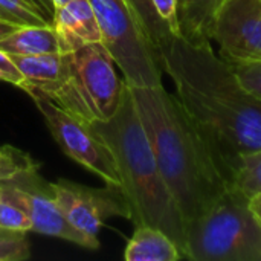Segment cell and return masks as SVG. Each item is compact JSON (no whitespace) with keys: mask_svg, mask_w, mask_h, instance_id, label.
<instances>
[{"mask_svg":"<svg viewBox=\"0 0 261 261\" xmlns=\"http://www.w3.org/2000/svg\"><path fill=\"white\" fill-rule=\"evenodd\" d=\"M176 98L196 122L232 187L242 153L261 148V101L248 93L211 43L171 35L158 49Z\"/></svg>","mask_w":261,"mask_h":261,"instance_id":"cell-1","label":"cell"},{"mask_svg":"<svg viewBox=\"0 0 261 261\" xmlns=\"http://www.w3.org/2000/svg\"><path fill=\"white\" fill-rule=\"evenodd\" d=\"M130 90L161 174L187 228L232 187L176 95L168 93L164 86Z\"/></svg>","mask_w":261,"mask_h":261,"instance_id":"cell-2","label":"cell"},{"mask_svg":"<svg viewBox=\"0 0 261 261\" xmlns=\"http://www.w3.org/2000/svg\"><path fill=\"white\" fill-rule=\"evenodd\" d=\"M87 127L112 153L121 179V190L130 208V220L136 226L147 225L164 231L185 258L184 217L161 174L125 81L115 115Z\"/></svg>","mask_w":261,"mask_h":261,"instance_id":"cell-3","label":"cell"},{"mask_svg":"<svg viewBox=\"0 0 261 261\" xmlns=\"http://www.w3.org/2000/svg\"><path fill=\"white\" fill-rule=\"evenodd\" d=\"M63 55L61 76L35 90L86 125L112 118L119 106L124 81L119 80L115 60L102 41Z\"/></svg>","mask_w":261,"mask_h":261,"instance_id":"cell-4","label":"cell"},{"mask_svg":"<svg viewBox=\"0 0 261 261\" xmlns=\"http://www.w3.org/2000/svg\"><path fill=\"white\" fill-rule=\"evenodd\" d=\"M249 199L228 188L185 228V258L193 261H261V223Z\"/></svg>","mask_w":261,"mask_h":261,"instance_id":"cell-5","label":"cell"},{"mask_svg":"<svg viewBox=\"0 0 261 261\" xmlns=\"http://www.w3.org/2000/svg\"><path fill=\"white\" fill-rule=\"evenodd\" d=\"M89 2L101 29V41L121 69L125 84L130 87L164 86L158 52L127 0Z\"/></svg>","mask_w":261,"mask_h":261,"instance_id":"cell-6","label":"cell"},{"mask_svg":"<svg viewBox=\"0 0 261 261\" xmlns=\"http://www.w3.org/2000/svg\"><path fill=\"white\" fill-rule=\"evenodd\" d=\"M35 102L44 122L61 151L72 161L101 177L106 185L121 188V179L112 153L92 130L57 106L52 99L35 89L24 90Z\"/></svg>","mask_w":261,"mask_h":261,"instance_id":"cell-7","label":"cell"},{"mask_svg":"<svg viewBox=\"0 0 261 261\" xmlns=\"http://www.w3.org/2000/svg\"><path fill=\"white\" fill-rule=\"evenodd\" d=\"M47 187L70 225L92 240H98L99 231L109 217L130 220L127 199L118 187L107 185L102 190H95L64 179H58Z\"/></svg>","mask_w":261,"mask_h":261,"instance_id":"cell-8","label":"cell"},{"mask_svg":"<svg viewBox=\"0 0 261 261\" xmlns=\"http://www.w3.org/2000/svg\"><path fill=\"white\" fill-rule=\"evenodd\" d=\"M32 174L34 173L3 182V190L8 193V196L28 213L31 219V231L61 239L87 249H98L99 242L92 240L78 231L73 225H70L63 210L50 194L49 187L46 190L35 187L31 182Z\"/></svg>","mask_w":261,"mask_h":261,"instance_id":"cell-9","label":"cell"},{"mask_svg":"<svg viewBox=\"0 0 261 261\" xmlns=\"http://www.w3.org/2000/svg\"><path fill=\"white\" fill-rule=\"evenodd\" d=\"M213 41L226 60L261 58V0H226L217 15Z\"/></svg>","mask_w":261,"mask_h":261,"instance_id":"cell-10","label":"cell"},{"mask_svg":"<svg viewBox=\"0 0 261 261\" xmlns=\"http://www.w3.org/2000/svg\"><path fill=\"white\" fill-rule=\"evenodd\" d=\"M52 26L58 38L60 54H70L102 40L95 11L89 0H70L67 5L55 9Z\"/></svg>","mask_w":261,"mask_h":261,"instance_id":"cell-11","label":"cell"},{"mask_svg":"<svg viewBox=\"0 0 261 261\" xmlns=\"http://www.w3.org/2000/svg\"><path fill=\"white\" fill-rule=\"evenodd\" d=\"M226 0H177L179 37L200 44L211 43L217 15Z\"/></svg>","mask_w":261,"mask_h":261,"instance_id":"cell-12","label":"cell"},{"mask_svg":"<svg viewBox=\"0 0 261 261\" xmlns=\"http://www.w3.org/2000/svg\"><path fill=\"white\" fill-rule=\"evenodd\" d=\"M125 261H177L182 252L177 245L161 229L141 225L136 226L125 251Z\"/></svg>","mask_w":261,"mask_h":261,"instance_id":"cell-13","label":"cell"},{"mask_svg":"<svg viewBox=\"0 0 261 261\" xmlns=\"http://www.w3.org/2000/svg\"><path fill=\"white\" fill-rule=\"evenodd\" d=\"M0 49L9 55L60 54L58 38L52 23L18 26L0 38Z\"/></svg>","mask_w":261,"mask_h":261,"instance_id":"cell-14","label":"cell"},{"mask_svg":"<svg viewBox=\"0 0 261 261\" xmlns=\"http://www.w3.org/2000/svg\"><path fill=\"white\" fill-rule=\"evenodd\" d=\"M24 83L20 89H43L55 83L64 67L63 54H41V55H11Z\"/></svg>","mask_w":261,"mask_h":261,"instance_id":"cell-15","label":"cell"},{"mask_svg":"<svg viewBox=\"0 0 261 261\" xmlns=\"http://www.w3.org/2000/svg\"><path fill=\"white\" fill-rule=\"evenodd\" d=\"M232 188L249 200L261 196V148L240 154Z\"/></svg>","mask_w":261,"mask_h":261,"instance_id":"cell-16","label":"cell"},{"mask_svg":"<svg viewBox=\"0 0 261 261\" xmlns=\"http://www.w3.org/2000/svg\"><path fill=\"white\" fill-rule=\"evenodd\" d=\"M127 3L133 9L144 32L158 52V49L173 35L170 28L156 12L151 0H127Z\"/></svg>","mask_w":261,"mask_h":261,"instance_id":"cell-17","label":"cell"},{"mask_svg":"<svg viewBox=\"0 0 261 261\" xmlns=\"http://www.w3.org/2000/svg\"><path fill=\"white\" fill-rule=\"evenodd\" d=\"M0 229L15 232L31 231V219L28 213L8 196V193L3 190V184L0 193Z\"/></svg>","mask_w":261,"mask_h":261,"instance_id":"cell-18","label":"cell"},{"mask_svg":"<svg viewBox=\"0 0 261 261\" xmlns=\"http://www.w3.org/2000/svg\"><path fill=\"white\" fill-rule=\"evenodd\" d=\"M226 60V58H225ZM242 87L261 101V58L226 60Z\"/></svg>","mask_w":261,"mask_h":261,"instance_id":"cell-19","label":"cell"},{"mask_svg":"<svg viewBox=\"0 0 261 261\" xmlns=\"http://www.w3.org/2000/svg\"><path fill=\"white\" fill-rule=\"evenodd\" d=\"M37 167L38 165L23 151L12 147H5V154L0 158V182L35 173Z\"/></svg>","mask_w":261,"mask_h":261,"instance_id":"cell-20","label":"cell"},{"mask_svg":"<svg viewBox=\"0 0 261 261\" xmlns=\"http://www.w3.org/2000/svg\"><path fill=\"white\" fill-rule=\"evenodd\" d=\"M26 232L0 229V261H23L31 258Z\"/></svg>","mask_w":261,"mask_h":261,"instance_id":"cell-21","label":"cell"},{"mask_svg":"<svg viewBox=\"0 0 261 261\" xmlns=\"http://www.w3.org/2000/svg\"><path fill=\"white\" fill-rule=\"evenodd\" d=\"M0 6L6 9L17 21L23 24H49V21L28 0H0Z\"/></svg>","mask_w":261,"mask_h":261,"instance_id":"cell-22","label":"cell"},{"mask_svg":"<svg viewBox=\"0 0 261 261\" xmlns=\"http://www.w3.org/2000/svg\"><path fill=\"white\" fill-rule=\"evenodd\" d=\"M159 17L167 23L173 35L179 37V20H177V0H151Z\"/></svg>","mask_w":261,"mask_h":261,"instance_id":"cell-23","label":"cell"},{"mask_svg":"<svg viewBox=\"0 0 261 261\" xmlns=\"http://www.w3.org/2000/svg\"><path fill=\"white\" fill-rule=\"evenodd\" d=\"M0 81L14 84L17 87H21L24 83V78L18 70L17 64L14 63V60L11 58V55L3 52L2 49H0Z\"/></svg>","mask_w":261,"mask_h":261,"instance_id":"cell-24","label":"cell"},{"mask_svg":"<svg viewBox=\"0 0 261 261\" xmlns=\"http://www.w3.org/2000/svg\"><path fill=\"white\" fill-rule=\"evenodd\" d=\"M32 6L37 8V11L49 21L52 23V17H54V6L50 0H28Z\"/></svg>","mask_w":261,"mask_h":261,"instance_id":"cell-25","label":"cell"},{"mask_svg":"<svg viewBox=\"0 0 261 261\" xmlns=\"http://www.w3.org/2000/svg\"><path fill=\"white\" fill-rule=\"evenodd\" d=\"M20 24H14V23H9V21H3V20H0V38L2 37H5L6 34H9V32H12L15 28H18Z\"/></svg>","mask_w":261,"mask_h":261,"instance_id":"cell-26","label":"cell"},{"mask_svg":"<svg viewBox=\"0 0 261 261\" xmlns=\"http://www.w3.org/2000/svg\"><path fill=\"white\" fill-rule=\"evenodd\" d=\"M249 205H251V210H252V213L255 214V217L258 219V222L261 223V199L260 197H255V199H252V200L249 202Z\"/></svg>","mask_w":261,"mask_h":261,"instance_id":"cell-27","label":"cell"},{"mask_svg":"<svg viewBox=\"0 0 261 261\" xmlns=\"http://www.w3.org/2000/svg\"><path fill=\"white\" fill-rule=\"evenodd\" d=\"M0 20H3V21H9V23H14V24H20L18 21H17V18L14 17V15H11L6 9H3L2 6H0ZM21 26V24H20Z\"/></svg>","mask_w":261,"mask_h":261,"instance_id":"cell-28","label":"cell"},{"mask_svg":"<svg viewBox=\"0 0 261 261\" xmlns=\"http://www.w3.org/2000/svg\"><path fill=\"white\" fill-rule=\"evenodd\" d=\"M52 2V6H54V11L55 9H58V8H61V6H64V5H67L70 0H50Z\"/></svg>","mask_w":261,"mask_h":261,"instance_id":"cell-29","label":"cell"},{"mask_svg":"<svg viewBox=\"0 0 261 261\" xmlns=\"http://www.w3.org/2000/svg\"><path fill=\"white\" fill-rule=\"evenodd\" d=\"M3 154H5V147H2V148H0V158H2Z\"/></svg>","mask_w":261,"mask_h":261,"instance_id":"cell-30","label":"cell"},{"mask_svg":"<svg viewBox=\"0 0 261 261\" xmlns=\"http://www.w3.org/2000/svg\"><path fill=\"white\" fill-rule=\"evenodd\" d=\"M2 184H3V182H0V193H2Z\"/></svg>","mask_w":261,"mask_h":261,"instance_id":"cell-31","label":"cell"}]
</instances>
